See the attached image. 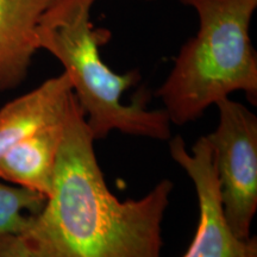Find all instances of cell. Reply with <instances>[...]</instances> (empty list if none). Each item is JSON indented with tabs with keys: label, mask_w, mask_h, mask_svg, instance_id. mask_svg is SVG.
<instances>
[{
	"label": "cell",
	"mask_w": 257,
	"mask_h": 257,
	"mask_svg": "<svg viewBox=\"0 0 257 257\" xmlns=\"http://www.w3.org/2000/svg\"><path fill=\"white\" fill-rule=\"evenodd\" d=\"M0 257H29L18 236L0 237Z\"/></svg>",
	"instance_id": "10"
},
{
	"label": "cell",
	"mask_w": 257,
	"mask_h": 257,
	"mask_svg": "<svg viewBox=\"0 0 257 257\" xmlns=\"http://www.w3.org/2000/svg\"><path fill=\"white\" fill-rule=\"evenodd\" d=\"M216 105L219 124L206 138L216 163L221 208L234 236L248 239L257 210V117L230 96Z\"/></svg>",
	"instance_id": "4"
},
{
	"label": "cell",
	"mask_w": 257,
	"mask_h": 257,
	"mask_svg": "<svg viewBox=\"0 0 257 257\" xmlns=\"http://www.w3.org/2000/svg\"><path fill=\"white\" fill-rule=\"evenodd\" d=\"M67 112L61 119L40 128L3 154L0 179L49 198Z\"/></svg>",
	"instance_id": "8"
},
{
	"label": "cell",
	"mask_w": 257,
	"mask_h": 257,
	"mask_svg": "<svg viewBox=\"0 0 257 257\" xmlns=\"http://www.w3.org/2000/svg\"><path fill=\"white\" fill-rule=\"evenodd\" d=\"M95 3L55 0L38 25L40 49L47 50L63 66L93 140H102L111 131L170 140L168 114L163 108H147L148 94L138 93L128 105L121 102L124 92L140 81L141 74L137 69L118 74L104 62L100 47L107 43L111 34L93 24Z\"/></svg>",
	"instance_id": "2"
},
{
	"label": "cell",
	"mask_w": 257,
	"mask_h": 257,
	"mask_svg": "<svg viewBox=\"0 0 257 257\" xmlns=\"http://www.w3.org/2000/svg\"><path fill=\"white\" fill-rule=\"evenodd\" d=\"M55 0H0V92L27 79L40 50L37 29Z\"/></svg>",
	"instance_id": "6"
},
{
	"label": "cell",
	"mask_w": 257,
	"mask_h": 257,
	"mask_svg": "<svg viewBox=\"0 0 257 257\" xmlns=\"http://www.w3.org/2000/svg\"><path fill=\"white\" fill-rule=\"evenodd\" d=\"M147 2H153V0H147Z\"/></svg>",
	"instance_id": "11"
},
{
	"label": "cell",
	"mask_w": 257,
	"mask_h": 257,
	"mask_svg": "<svg viewBox=\"0 0 257 257\" xmlns=\"http://www.w3.org/2000/svg\"><path fill=\"white\" fill-rule=\"evenodd\" d=\"M199 18L156 95L170 123L184 125L233 92L257 101V55L250 24L257 0H180Z\"/></svg>",
	"instance_id": "3"
},
{
	"label": "cell",
	"mask_w": 257,
	"mask_h": 257,
	"mask_svg": "<svg viewBox=\"0 0 257 257\" xmlns=\"http://www.w3.org/2000/svg\"><path fill=\"white\" fill-rule=\"evenodd\" d=\"M76 96L70 100L53 191L19 234L29 257H161V226L174 185L162 180L141 199L112 194Z\"/></svg>",
	"instance_id": "1"
},
{
	"label": "cell",
	"mask_w": 257,
	"mask_h": 257,
	"mask_svg": "<svg viewBox=\"0 0 257 257\" xmlns=\"http://www.w3.org/2000/svg\"><path fill=\"white\" fill-rule=\"evenodd\" d=\"M169 153L191 178L198 197V229L184 257H257L256 237L237 238L225 220L213 152L206 136L199 138L191 152L182 137H173Z\"/></svg>",
	"instance_id": "5"
},
{
	"label": "cell",
	"mask_w": 257,
	"mask_h": 257,
	"mask_svg": "<svg viewBox=\"0 0 257 257\" xmlns=\"http://www.w3.org/2000/svg\"><path fill=\"white\" fill-rule=\"evenodd\" d=\"M47 197L31 189L0 182V237L19 236L32 214L43 208Z\"/></svg>",
	"instance_id": "9"
},
{
	"label": "cell",
	"mask_w": 257,
	"mask_h": 257,
	"mask_svg": "<svg viewBox=\"0 0 257 257\" xmlns=\"http://www.w3.org/2000/svg\"><path fill=\"white\" fill-rule=\"evenodd\" d=\"M73 95L72 82L63 72L3 106L0 108V156L40 128L61 119Z\"/></svg>",
	"instance_id": "7"
}]
</instances>
